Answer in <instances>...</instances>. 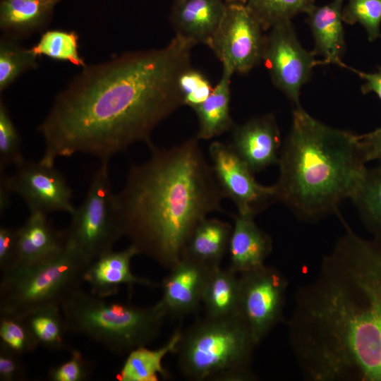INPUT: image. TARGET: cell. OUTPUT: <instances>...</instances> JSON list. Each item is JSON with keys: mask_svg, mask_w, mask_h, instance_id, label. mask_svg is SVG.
I'll list each match as a JSON object with an SVG mask.
<instances>
[{"mask_svg": "<svg viewBox=\"0 0 381 381\" xmlns=\"http://www.w3.org/2000/svg\"><path fill=\"white\" fill-rule=\"evenodd\" d=\"M239 315L205 318L185 332L177 346L178 367L195 381H250L256 378L251 368L256 346Z\"/></svg>", "mask_w": 381, "mask_h": 381, "instance_id": "cell-5", "label": "cell"}, {"mask_svg": "<svg viewBox=\"0 0 381 381\" xmlns=\"http://www.w3.org/2000/svg\"><path fill=\"white\" fill-rule=\"evenodd\" d=\"M313 319L340 375L381 381V240L346 235L318 288Z\"/></svg>", "mask_w": 381, "mask_h": 381, "instance_id": "cell-3", "label": "cell"}, {"mask_svg": "<svg viewBox=\"0 0 381 381\" xmlns=\"http://www.w3.org/2000/svg\"><path fill=\"white\" fill-rule=\"evenodd\" d=\"M195 45L175 35L163 48L83 68L37 128L44 142L40 162L52 167L77 153L105 162L135 143L152 145L155 127L183 105L179 80Z\"/></svg>", "mask_w": 381, "mask_h": 381, "instance_id": "cell-1", "label": "cell"}, {"mask_svg": "<svg viewBox=\"0 0 381 381\" xmlns=\"http://www.w3.org/2000/svg\"><path fill=\"white\" fill-rule=\"evenodd\" d=\"M109 161L101 162L86 197L71 214L66 246L87 267L112 250L122 236L117 196L113 191Z\"/></svg>", "mask_w": 381, "mask_h": 381, "instance_id": "cell-8", "label": "cell"}, {"mask_svg": "<svg viewBox=\"0 0 381 381\" xmlns=\"http://www.w3.org/2000/svg\"><path fill=\"white\" fill-rule=\"evenodd\" d=\"M37 58L29 49L20 47L14 39L0 40V90L7 88L23 73L37 67Z\"/></svg>", "mask_w": 381, "mask_h": 381, "instance_id": "cell-30", "label": "cell"}, {"mask_svg": "<svg viewBox=\"0 0 381 381\" xmlns=\"http://www.w3.org/2000/svg\"><path fill=\"white\" fill-rule=\"evenodd\" d=\"M232 229L233 226L226 222L204 219L188 239L181 258L197 261L212 268L219 267L229 251Z\"/></svg>", "mask_w": 381, "mask_h": 381, "instance_id": "cell-21", "label": "cell"}, {"mask_svg": "<svg viewBox=\"0 0 381 381\" xmlns=\"http://www.w3.org/2000/svg\"><path fill=\"white\" fill-rule=\"evenodd\" d=\"M272 250L271 237L249 214L234 216L229 253V268L237 274L260 267Z\"/></svg>", "mask_w": 381, "mask_h": 381, "instance_id": "cell-19", "label": "cell"}, {"mask_svg": "<svg viewBox=\"0 0 381 381\" xmlns=\"http://www.w3.org/2000/svg\"><path fill=\"white\" fill-rule=\"evenodd\" d=\"M66 243V230L56 229L47 214L38 211L30 212L25 223L17 229L16 255L10 270L52 258L65 249Z\"/></svg>", "mask_w": 381, "mask_h": 381, "instance_id": "cell-16", "label": "cell"}, {"mask_svg": "<svg viewBox=\"0 0 381 381\" xmlns=\"http://www.w3.org/2000/svg\"><path fill=\"white\" fill-rule=\"evenodd\" d=\"M137 255H139L138 249L131 243L124 250H111L97 258L87 267L83 275L90 292L106 298L116 294L121 284L130 288L135 284L154 286L155 284L150 280L132 272L131 261Z\"/></svg>", "mask_w": 381, "mask_h": 381, "instance_id": "cell-17", "label": "cell"}, {"mask_svg": "<svg viewBox=\"0 0 381 381\" xmlns=\"http://www.w3.org/2000/svg\"><path fill=\"white\" fill-rule=\"evenodd\" d=\"M20 356L4 348L0 347V380L14 381L23 378L25 368Z\"/></svg>", "mask_w": 381, "mask_h": 381, "instance_id": "cell-37", "label": "cell"}, {"mask_svg": "<svg viewBox=\"0 0 381 381\" xmlns=\"http://www.w3.org/2000/svg\"><path fill=\"white\" fill-rule=\"evenodd\" d=\"M78 35L75 31L49 30L43 32L30 51L36 56H46L68 61L77 66H87L78 52Z\"/></svg>", "mask_w": 381, "mask_h": 381, "instance_id": "cell-29", "label": "cell"}, {"mask_svg": "<svg viewBox=\"0 0 381 381\" xmlns=\"http://www.w3.org/2000/svg\"><path fill=\"white\" fill-rule=\"evenodd\" d=\"M22 320L37 346L51 351L64 348L65 335L68 331L60 306L38 308Z\"/></svg>", "mask_w": 381, "mask_h": 381, "instance_id": "cell-26", "label": "cell"}, {"mask_svg": "<svg viewBox=\"0 0 381 381\" xmlns=\"http://www.w3.org/2000/svg\"><path fill=\"white\" fill-rule=\"evenodd\" d=\"M234 72L223 66L221 78L209 97L193 109L198 119L196 138L209 140L233 128L230 115L231 78Z\"/></svg>", "mask_w": 381, "mask_h": 381, "instance_id": "cell-22", "label": "cell"}, {"mask_svg": "<svg viewBox=\"0 0 381 381\" xmlns=\"http://www.w3.org/2000/svg\"><path fill=\"white\" fill-rule=\"evenodd\" d=\"M59 0H2L0 27L7 37L25 36L42 30Z\"/></svg>", "mask_w": 381, "mask_h": 381, "instance_id": "cell-23", "label": "cell"}, {"mask_svg": "<svg viewBox=\"0 0 381 381\" xmlns=\"http://www.w3.org/2000/svg\"><path fill=\"white\" fill-rule=\"evenodd\" d=\"M149 147L150 158L130 168L116 194L119 226L139 255L171 269L198 224L222 210L224 196L196 137Z\"/></svg>", "mask_w": 381, "mask_h": 381, "instance_id": "cell-2", "label": "cell"}, {"mask_svg": "<svg viewBox=\"0 0 381 381\" xmlns=\"http://www.w3.org/2000/svg\"><path fill=\"white\" fill-rule=\"evenodd\" d=\"M343 0L315 6L308 13V22L314 38L315 56H321L324 64H333L349 68L342 61L346 46L342 25Z\"/></svg>", "mask_w": 381, "mask_h": 381, "instance_id": "cell-20", "label": "cell"}, {"mask_svg": "<svg viewBox=\"0 0 381 381\" xmlns=\"http://www.w3.org/2000/svg\"><path fill=\"white\" fill-rule=\"evenodd\" d=\"M351 200L368 231L381 240V162L367 169L362 183Z\"/></svg>", "mask_w": 381, "mask_h": 381, "instance_id": "cell-27", "label": "cell"}, {"mask_svg": "<svg viewBox=\"0 0 381 381\" xmlns=\"http://www.w3.org/2000/svg\"><path fill=\"white\" fill-rule=\"evenodd\" d=\"M209 154L223 196L234 202L238 214L255 217L276 202L274 186L259 183L231 144L214 141Z\"/></svg>", "mask_w": 381, "mask_h": 381, "instance_id": "cell-12", "label": "cell"}, {"mask_svg": "<svg viewBox=\"0 0 381 381\" xmlns=\"http://www.w3.org/2000/svg\"><path fill=\"white\" fill-rule=\"evenodd\" d=\"M0 339V347L19 356L32 353L38 346L23 320L14 317L1 315Z\"/></svg>", "mask_w": 381, "mask_h": 381, "instance_id": "cell-33", "label": "cell"}, {"mask_svg": "<svg viewBox=\"0 0 381 381\" xmlns=\"http://www.w3.org/2000/svg\"><path fill=\"white\" fill-rule=\"evenodd\" d=\"M0 212L1 214L9 207L11 195L13 193L10 187L8 176L4 171H0Z\"/></svg>", "mask_w": 381, "mask_h": 381, "instance_id": "cell-40", "label": "cell"}, {"mask_svg": "<svg viewBox=\"0 0 381 381\" xmlns=\"http://www.w3.org/2000/svg\"><path fill=\"white\" fill-rule=\"evenodd\" d=\"M20 151V138L2 101H0V171L8 165L19 166L25 162Z\"/></svg>", "mask_w": 381, "mask_h": 381, "instance_id": "cell-32", "label": "cell"}, {"mask_svg": "<svg viewBox=\"0 0 381 381\" xmlns=\"http://www.w3.org/2000/svg\"><path fill=\"white\" fill-rule=\"evenodd\" d=\"M315 0H247V5L265 32L272 27L291 21L298 13H308Z\"/></svg>", "mask_w": 381, "mask_h": 381, "instance_id": "cell-28", "label": "cell"}, {"mask_svg": "<svg viewBox=\"0 0 381 381\" xmlns=\"http://www.w3.org/2000/svg\"><path fill=\"white\" fill-rule=\"evenodd\" d=\"M345 23H361L366 30L368 40L373 42L381 37V0H349L341 10Z\"/></svg>", "mask_w": 381, "mask_h": 381, "instance_id": "cell-31", "label": "cell"}, {"mask_svg": "<svg viewBox=\"0 0 381 381\" xmlns=\"http://www.w3.org/2000/svg\"><path fill=\"white\" fill-rule=\"evenodd\" d=\"M181 334L180 329L176 330L168 341L159 349L140 346L130 351L116 374V379L119 381H157L159 375L167 378L169 374L162 365V360L167 354L176 352Z\"/></svg>", "mask_w": 381, "mask_h": 381, "instance_id": "cell-24", "label": "cell"}, {"mask_svg": "<svg viewBox=\"0 0 381 381\" xmlns=\"http://www.w3.org/2000/svg\"><path fill=\"white\" fill-rule=\"evenodd\" d=\"M266 35L262 61L274 85L300 107L301 87L309 81L313 68L322 61L299 42L291 21L272 27Z\"/></svg>", "mask_w": 381, "mask_h": 381, "instance_id": "cell-11", "label": "cell"}, {"mask_svg": "<svg viewBox=\"0 0 381 381\" xmlns=\"http://www.w3.org/2000/svg\"><path fill=\"white\" fill-rule=\"evenodd\" d=\"M179 87L183 105H187L193 109L203 102L214 88L207 77L192 66L181 74Z\"/></svg>", "mask_w": 381, "mask_h": 381, "instance_id": "cell-34", "label": "cell"}, {"mask_svg": "<svg viewBox=\"0 0 381 381\" xmlns=\"http://www.w3.org/2000/svg\"><path fill=\"white\" fill-rule=\"evenodd\" d=\"M59 1H60V0H59Z\"/></svg>", "mask_w": 381, "mask_h": 381, "instance_id": "cell-41", "label": "cell"}, {"mask_svg": "<svg viewBox=\"0 0 381 381\" xmlns=\"http://www.w3.org/2000/svg\"><path fill=\"white\" fill-rule=\"evenodd\" d=\"M238 314L258 345L283 320L289 282L277 269L265 265L240 274Z\"/></svg>", "mask_w": 381, "mask_h": 381, "instance_id": "cell-10", "label": "cell"}, {"mask_svg": "<svg viewBox=\"0 0 381 381\" xmlns=\"http://www.w3.org/2000/svg\"><path fill=\"white\" fill-rule=\"evenodd\" d=\"M224 10V0H174L170 20L176 35L209 47Z\"/></svg>", "mask_w": 381, "mask_h": 381, "instance_id": "cell-18", "label": "cell"}, {"mask_svg": "<svg viewBox=\"0 0 381 381\" xmlns=\"http://www.w3.org/2000/svg\"><path fill=\"white\" fill-rule=\"evenodd\" d=\"M17 246V229L0 228V268L1 273L10 270L15 262Z\"/></svg>", "mask_w": 381, "mask_h": 381, "instance_id": "cell-36", "label": "cell"}, {"mask_svg": "<svg viewBox=\"0 0 381 381\" xmlns=\"http://www.w3.org/2000/svg\"><path fill=\"white\" fill-rule=\"evenodd\" d=\"M92 370L90 363L78 350H73L69 359L49 370L52 381H83L87 380Z\"/></svg>", "mask_w": 381, "mask_h": 381, "instance_id": "cell-35", "label": "cell"}, {"mask_svg": "<svg viewBox=\"0 0 381 381\" xmlns=\"http://www.w3.org/2000/svg\"><path fill=\"white\" fill-rule=\"evenodd\" d=\"M359 139L365 162H381V128L359 135Z\"/></svg>", "mask_w": 381, "mask_h": 381, "instance_id": "cell-38", "label": "cell"}, {"mask_svg": "<svg viewBox=\"0 0 381 381\" xmlns=\"http://www.w3.org/2000/svg\"><path fill=\"white\" fill-rule=\"evenodd\" d=\"M225 10L209 47L234 73L246 74L262 61L266 35L247 0H224Z\"/></svg>", "mask_w": 381, "mask_h": 381, "instance_id": "cell-9", "label": "cell"}, {"mask_svg": "<svg viewBox=\"0 0 381 381\" xmlns=\"http://www.w3.org/2000/svg\"><path fill=\"white\" fill-rule=\"evenodd\" d=\"M231 145L254 174L277 164L282 139L276 117L267 114L234 124Z\"/></svg>", "mask_w": 381, "mask_h": 381, "instance_id": "cell-14", "label": "cell"}, {"mask_svg": "<svg viewBox=\"0 0 381 381\" xmlns=\"http://www.w3.org/2000/svg\"><path fill=\"white\" fill-rule=\"evenodd\" d=\"M87 266L66 246L58 255L44 261L2 272L0 313L22 319L49 306H61L83 288Z\"/></svg>", "mask_w": 381, "mask_h": 381, "instance_id": "cell-7", "label": "cell"}, {"mask_svg": "<svg viewBox=\"0 0 381 381\" xmlns=\"http://www.w3.org/2000/svg\"><path fill=\"white\" fill-rule=\"evenodd\" d=\"M348 68L353 71L365 81L361 88L362 93L375 92L381 100V68L373 73H363L349 67Z\"/></svg>", "mask_w": 381, "mask_h": 381, "instance_id": "cell-39", "label": "cell"}, {"mask_svg": "<svg viewBox=\"0 0 381 381\" xmlns=\"http://www.w3.org/2000/svg\"><path fill=\"white\" fill-rule=\"evenodd\" d=\"M8 181L12 192L24 200L30 212L48 214L62 211L71 215L75 209L72 203L73 190L54 166L25 160L16 167Z\"/></svg>", "mask_w": 381, "mask_h": 381, "instance_id": "cell-13", "label": "cell"}, {"mask_svg": "<svg viewBox=\"0 0 381 381\" xmlns=\"http://www.w3.org/2000/svg\"><path fill=\"white\" fill-rule=\"evenodd\" d=\"M68 331L123 355L147 346L159 335L167 313L158 301L149 307L108 302L83 288L61 305Z\"/></svg>", "mask_w": 381, "mask_h": 381, "instance_id": "cell-6", "label": "cell"}, {"mask_svg": "<svg viewBox=\"0 0 381 381\" xmlns=\"http://www.w3.org/2000/svg\"><path fill=\"white\" fill-rule=\"evenodd\" d=\"M276 202L300 220L315 222L337 214L351 199L367 171L359 135L330 127L301 106L279 156Z\"/></svg>", "mask_w": 381, "mask_h": 381, "instance_id": "cell-4", "label": "cell"}, {"mask_svg": "<svg viewBox=\"0 0 381 381\" xmlns=\"http://www.w3.org/2000/svg\"><path fill=\"white\" fill-rule=\"evenodd\" d=\"M240 282L237 273L220 267L212 271L205 285L202 302L207 316L222 318L238 313Z\"/></svg>", "mask_w": 381, "mask_h": 381, "instance_id": "cell-25", "label": "cell"}, {"mask_svg": "<svg viewBox=\"0 0 381 381\" xmlns=\"http://www.w3.org/2000/svg\"><path fill=\"white\" fill-rule=\"evenodd\" d=\"M213 269L186 258H181L169 269L162 282V296L159 301L167 315L179 317L195 311L202 302Z\"/></svg>", "mask_w": 381, "mask_h": 381, "instance_id": "cell-15", "label": "cell"}]
</instances>
